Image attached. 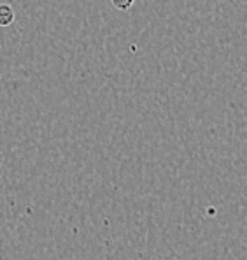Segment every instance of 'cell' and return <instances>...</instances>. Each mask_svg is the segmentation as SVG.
<instances>
[{
    "label": "cell",
    "instance_id": "1",
    "mask_svg": "<svg viewBox=\"0 0 247 260\" xmlns=\"http://www.w3.org/2000/svg\"><path fill=\"white\" fill-rule=\"evenodd\" d=\"M14 21V11L7 4H0V26H9Z\"/></svg>",
    "mask_w": 247,
    "mask_h": 260
},
{
    "label": "cell",
    "instance_id": "2",
    "mask_svg": "<svg viewBox=\"0 0 247 260\" xmlns=\"http://www.w3.org/2000/svg\"><path fill=\"white\" fill-rule=\"evenodd\" d=\"M112 4L116 6V9L119 11H128L134 4V0H112Z\"/></svg>",
    "mask_w": 247,
    "mask_h": 260
}]
</instances>
